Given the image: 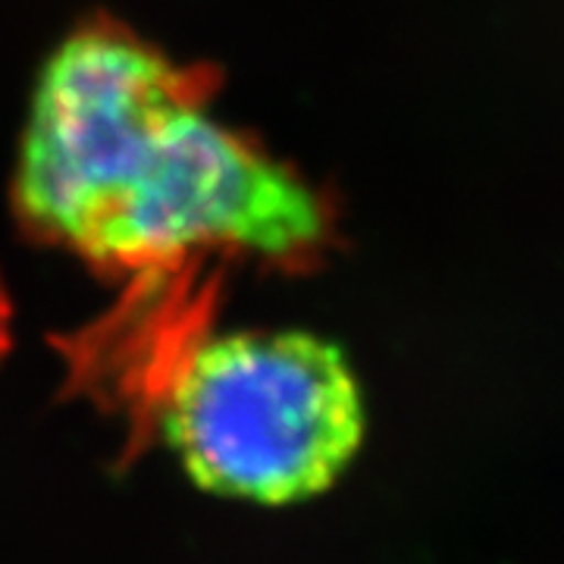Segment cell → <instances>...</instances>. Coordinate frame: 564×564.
I'll use <instances>...</instances> for the list:
<instances>
[{
    "mask_svg": "<svg viewBox=\"0 0 564 564\" xmlns=\"http://www.w3.org/2000/svg\"><path fill=\"white\" fill-rule=\"evenodd\" d=\"M17 207L98 263H151L210 245L295 258L321 245V195L232 135L161 54L113 29L57 44L32 91Z\"/></svg>",
    "mask_w": 564,
    "mask_h": 564,
    "instance_id": "1",
    "label": "cell"
},
{
    "mask_svg": "<svg viewBox=\"0 0 564 564\" xmlns=\"http://www.w3.org/2000/svg\"><path fill=\"white\" fill-rule=\"evenodd\" d=\"M163 426L192 480L282 505L333 484L364 436L343 348L304 329H245L195 345L163 399Z\"/></svg>",
    "mask_w": 564,
    "mask_h": 564,
    "instance_id": "2",
    "label": "cell"
}]
</instances>
